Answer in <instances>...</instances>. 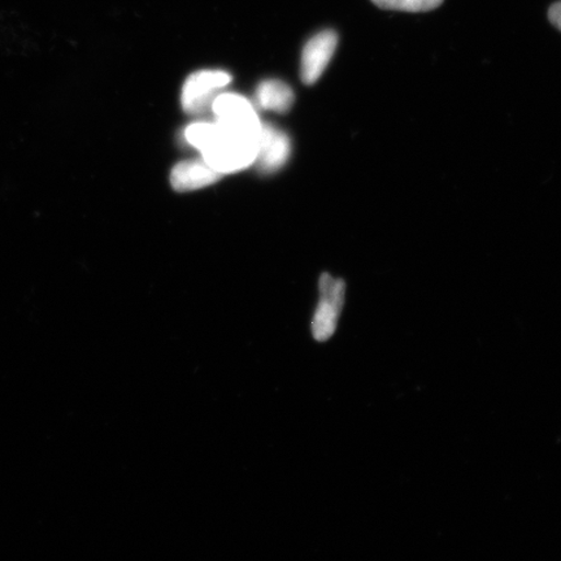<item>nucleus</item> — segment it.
Here are the masks:
<instances>
[{"instance_id":"1","label":"nucleus","mask_w":561,"mask_h":561,"mask_svg":"<svg viewBox=\"0 0 561 561\" xmlns=\"http://www.w3.org/2000/svg\"><path fill=\"white\" fill-rule=\"evenodd\" d=\"M186 142L220 174L236 173L255 164L257 140L237 135L219 123H195L185 130Z\"/></svg>"},{"instance_id":"7","label":"nucleus","mask_w":561,"mask_h":561,"mask_svg":"<svg viewBox=\"0 0 561 561\" xmlns=\"http://www.w3.org/2000/svg\"><path fill=\"white\" fill-rule=\"evenodd\" d=\"M221 178L205 160H187L173 168L171 184L175 192L185 193L214 185Z\"/></svg>"},{"instance_id":"8","label":"nucleus","mask_w":561,"mask_h":561,"mask_svg":"<svg viewBox=\"0 0 561 561\" xmlns=\"http://www.w3.org/2000/svg\"><path fill=\"white\" fill-rule=\"evenodd\" d=\"M259 108L285 114L294 104V93L289 85L279 80H265L259 83L255 93Z\"/></svg>"},{"instance_id":"4","label":"nucleus","mask_w":561,"mask_h":561,"mask_svg":"<svg viewBox=\"0 0 561 561\" xmlns=\"http://www.w3.org/2000/svg\"><path fill=\"white\" fill-rule=\"evenodd\" d=\"M320 300L312 321L316 341L325 342L334 334L339 324L343 304H345V280L334 278L328 273L320 277Z\"/></svg>"},{"instance_id":"3","label":"nucleus","mask_w":561,"mask_h":561,"mask_svg":"<svg viewBox=\"0 0 561 561\" xmlns=\"http://www.w3.org/2000/svg\"><path fill=\"white\" fill-rule=\"evenodd\" d=\"M216 123L237 135L259 139L262 126L254 104L244 96L224 93L213 104Z\"/></svg>"},{"instance_id":"9","label":"nucleus","mask_w":561,"mask_h":561,"mask_svg":"<svg viewBox=\"0 0 561 561\" xmlns=\"http://www.w3.org/2000/svg\"><path fill=\"white\" fill-rule=\"evenodd\" d=\"M382 10L402 12H427L438 9L444 0H371Z\"/></svg>"},{"instance_id":"6","label":"nucleus","mask_w":561,"mask_h":561,"mask_svg":"<svg viewBox=\"0 0 561 561\" xmlns=\"http://www.w3.org/2000/svg\"><path fill=\"white\" fill-rule=\"evenodd\" d=\"M291 156L289 136L275 126L263 125L257 139L255 164L264 173H273L283 168Z\"/></svg>"},{"instance_id":"2","label":"nucleus","mask_w":561,"mask_h":561,"mask_svg":"<svg viewBox=\"0 0 561 561\" xmlns=\"http://www.w3.org/2000/svg\"><path fill=\"white\" fill-rule=\"evenodd\" d=\"M231 82V76L224 70H199L188 76L182 88L181 104L188 115H202L213 108L220 91Z\"/></svg>"},{"instance_id":"5","label":"nucleus","mask_w":561,"mask_h":561,"mask_svg":"<svg viewBox=\"0 0 561 561\" xmlns=\"http://www.w3.org/2000/svg\"><path fill=\"white\" fill-rule=\"evenodd\" d=\"M336 45L339 34L334 31H322L307 42L300 62V79L306 85L319 81L334 56Z\"/></svg>"},{"instance_id":"10","label":"nucleus","mask_w":561,"mask_h":561,"mask_svg":"<svg viewBox=\"0 0 561 561\" xmlns=\"http://www.w3.org/2000/svg\"><path fill=\"white\" fill-rule=\"evenodd\" d=\"M549 19L551 24L561 32V2L551 5Z\"/></svg>"}]
</instances>
